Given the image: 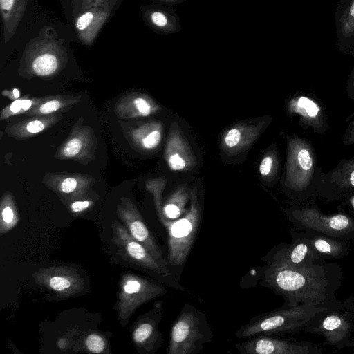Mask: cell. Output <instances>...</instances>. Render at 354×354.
Listing matches in <instances>:
<instances>
[{
	"mask_svg": "<svg viewBox=\"0 0 354 354\" xmlns=\"http://www.w3.org/2000/svg\"><path fill=\"white\" fill-rule=\"evenodd\" d=\"M35 282L58 293L69 297L81 292L84 286L83 278L77 270L66 266L43 268L33 274Z\"/></svg>",
	"mask_w": 354,
	"mask_h": 354,
	"instance_id": "cell-12",
	"label": "cell"
},
{
	"mask_svg": "<svg viewBox=\"0 0 354 354\" xmlns=\"http://www.w3.org/2000/svg\"><path fill=\"white\" fill-rule=\"evenodd\" d=\"M77 97L71 96H53L41 98V101L28 113L30 115H46L55 113L67 106L76 103Z\"/></svg>",
	"mask_w": 354,
	"mask_h": 354,
	"instance_id": "cell-23",
	"label": "cell"
},
{
	"mask_svg": "<svg viewBox=\"0 0 354 354\" xmlns=\"http://www.w3.org/2000/svg\"><path fill=\"white\" fill-rule=\"evenodd\" d=\"M297 161L303 169L309 170L312 167V158L307 149H299L297 153Z\"/></svg>",
	"mask_w": 354,
	"mask_h": 354,
	"instance_id": "cell-31",
	"label": "cell"
},
{
	"mask_svg": "<svg viewBox=\"0 0 354 354\" xmlns=\"http://www.w3.org/2000/svg\"><path fill=\"white\" fill-rule=\"evenodd\" d=\"M19 222V215L12 196L5 194L1 203L0 234L3 235L12 228Z\"/></svg>",
	"mask_w": 354,
	"mask_h": 354,
	"instance_id": "cell-24",
	"label": "cell"
},
{
	"mask_svg": "<svg viewBox=\"0 0 354 354\" xmlns=\"http://www.w3.org/2000/svg\"><path fill=\"white\" fill-rule=\"evenodd\" d=\"M41 98L17 99L3 109L1 114L2 120L7 119L14 115L28 113L33 106L41 101Z\"/></svg>",
	"mask_w": 354,
	"mask_h": 354,
	"instance_id": "cell-27",
	"label": "cell"
},
{
	"mask_svg": "<svg viewBox=\"0 0 354 354\" xmlns=\"http://www.w3.org/2000/svg\"><path fill=\"white\" fill-rule=\"evenodd\" d=\"M34 73L41 77L53 74L58 68V62L53 54H43L37 57L32 65Z\"/></svg>",
	"mask_w": 354,
	"mask_h": 354,
	"instance_id": "cell-26",
	"label": "cell"
},
{
	"mask_svg": "<svg viewBox=\"0 0 354 354\" xmlns=\"http://www.w3.org/2000/svg\"><path fill=\"white\" fill-rule=\"evenodd\" d=\"M167 289L159 283L132 273L122 276L120 283L117 311L120 323L125 326L142 304L163 296Z\"/></svg>",
	"mask_w": 354,
	"mask_h": 354,
	"instance_id": "cell-7",
	"label": "cell"
},
{
	"mask_svg": "<svg viewBox=\"0 0 354 354\" xmlns=\"http://www.w3.org/2000/svg\"><path fill=\"white\" fill-rule=\"evenodd\" d=\"M158 108L149 97L131 94L118 101L115 106V113L121 118L146 117L155 113Z\"/></svg>",
	"mask_w": 354,
	"mask_h": 354,
	"instance_id": "cell-17",
	"label": "cell"
},
{
	"mask_svg": "<svg viewBox=\"0 0 354 354\" xmlns=\"http://www.w3.org/2000/svg\"><path fill=\"white\" fill-rule=\"evenodd\" d=\"M273 166V158L271 156H265L261 161L259 165V172L263 176H268Z\"/></svg>",
	"mask_w": 354,
	"mask_h": 354,
	"instance_id": "cell-32",
	"label": "cell"
},
{
	"mask_svg": "<svg viewBox=\"0 0 354 354\" xmlns=\"http://www.w3.org/2000/svg\"><path fill=\"white\" fill-rule=\"evenodd\" d=\"M164 1H169V2H178L180 1H182V0H164Z\"/></svg>",
	"mask_w": 354,
	"mask_h": 354,
	"instance_id": "cell-40",
	"label": "cell"
},
{
	"mask_svg": "<svg viewBox=\"0 0 354 354\" xmlns=\"http://www.w3.org/2000/svg\"><path fill=\"white\" fill-rule=\"evenodd\" d=\"M163 317L162 301H157L154 308L136 323L132 339L138 348L145 353H155L162 346L163 337L158 329Z\"/></svg>",
	"mask_w": 354,
	"mask_h": 354,
	"instance_id": "cell-13",
	"label": "cell"
},
{
	"mask_svg": "<svg viewBox=\"0 0 354 354\" xmlns=\"http://www.w3.org/2000/svg\"><path fill=\"white\" fill-rule=\"evenodd\" d=\"M295 109L306 116L315 117L320 109L319 106L306 97H301L297 99L295 105Z\"/></svg>",
	"mask_w": 354,
	"mask_h": 354,
	"instance_id": "cell-28",
	"label": "cell"
},
{
	"mask_svg": "<svg viewBox=\"0 0 354 354\" xmlns=\"http://www.w3.org/2000/svg\"><path fill=\"white\" fill-rule=\"evenodd\" d=\"M188 189L180 186L176 189L166 200L162 207V224L165 221H175L181 217L187 210V204L190 199Z\"/></svg>",
	"mask_w": 354,
	"mask_h": 354,
	"instance_id": "cell-18",
	"label": "cell"
},
{
	"mask_svg": "<svg viewBox=\"0 0 354 354\" xmlns=\"http://www.w3.org/2000/svg\"><path fill=\"white\" fill-rule=\"evenodd\" d=\"M162 125L158 122H150L136 129L132 133L134 142L145 150L157 147L162 140Z\"/></svg>",
	"mask_w": 354,
	"mask_h": 354,
	"instance_id": "cell-20",
	"label": "cell"
},
{
	"mask_svg": "<svg viewBox=\"0 0 354 354\" xmlns=\"http://www.w3.org/2000/svg\"><path fill=\"white\" fill-rule=\"evenodd\" d=\"M335 20L337 46L342 52L350 53L354 48V0L342 7L337 6Z\"/></svg>",
	"mask_w": 354,
	"mask_h": 354,
	"instance_id": "cell-16",
	"label": "cell"
},
{
	"mask_svg": "<svg viewBox=\"0 0 354 354\" xmlns=\"http://www.w3.org/2000/svg\"><path fill=\"white\" fill-rule=\"evenodd\" d=\"M298 232L308 241L314 254L319 259H340L348 255L351 250L350 241L339 240L308 231H298Z\"/></svg>",
	"mask_w": 354,
	"mask_h": 354,
	"instance_id": "cell-14",
	"label": "cell"
},
{
	"mask_svg": "<svg viewBox=\"0 0 354 354\" xmlns=\"http://www.w3.org/2000/svg\"><path fill=\"white\" fill-rule=\"evenodd\" d=\"M349 180L350 183L354 187V171L351 174Z\"/></svg>",
	"mask_w": 354,
	"mask_h": 354,
	"instance_id": "cell-39",
	"label": "cell"
},
{
	"mask_svg": "<svg viewBox=\"0 0 354 354\" xmlns=\"http://www.w3.org/2000/svg\"><path fill=\"white\" fill-rule=\"evenodd\" d=\"M235 345L241 354H322V349L307 341H290L259 335Z\"/></svg>",
	"mask_w": 354,
	"mask_h": 354,
	"instance_id": "cell-9",
	"label": "cell"
},
{
	"mask_svg": "<svg viewBox=\"0 0 354 354\" xmlns=\"http://www.w3.org/2000/svg\"><path fill=\"white\" fill-rule=\"evenodd\" d=\"M291 242L281 243L272 248L262 261L273 267L300 268L308 265L318 258L308 241L295 229L290 230Z\"/></svg>",
	"mask_w": 354,
	"mask_h": 354,
	"instance_id": "cell-10",
	"label": "cell"
},
{
	"mask_svg": "<svg viewBox=\"0 0 354 354\" xmlns=\"http://www.w3.org/2000/svg\"><path fill=\"white\" fill-rule=\"evenodd\" d=\"M213 338L206 314L186 303L171 326L166 353L198 354Z\"/></svg>",
	"mask_w": 354,
	"mask_h": 354,
	"instance_id": "cell-3",
	"label": "cell"
},
{
	"mask_svg": "<svg viewBox=\"0 0 354 354\" xmlns=\"http://www.w3.org/2000/svg\"><path fill=\"white\" fill-rule=\"evenodd\" d=\"M111 229L112 241L129 259L160 277L170 288L185 290L168 267L162 266L142 244L132 237L124 225L115 221Z\"/></svg>",
	"mask_w": 354,
	"mask_h": 354,
	"instance_id": "cell-8",
	"label": "cell"
},
{
	"mask_svg": "<svg viewBox=\"0 0 354 354\" xmlns=\"http://www.w3.org/2000/svg\"><path fill=\"white\" fill-rule=\"evenodd\" d=\"M353 207H354V200H353Z\"/></svg>",
	"mask_w": 354,
	"mask_h": 354,
	"instance_id": "cell-41",
	"label": "cell"
},
{
	"mask_svg": "<svg viewBox=\"0 0 354 354\" xmlns=\"http://www.w3.org/2000/svg\"><path fill=\"white\" fill-rule=\"evenodd\" d=\"M349 0H339V2L337 3V6H340V7H342L344 6L346 3L347 1H348Z\"/></svg>",
	"mask_w": 354,
	"mask_h": 354,
	"instance_id": "cell-38",
	"label": "cell"
},
{
	"mask_svg": "<svg viewBox=\"0 0 354 354\" xmlns=\"http://www.w3.org/2000/svg\"><path fill=\"white\" fill-rule=\"evenodd\" d=\"M202 218L197 192L191 193L187 212L179 218L162 223L168 234V261L171 266H183L196 239Z\"/></svg>",
	"mask_w": 354,
	"mask_h": 354,
	"instance_id": "cell-4",
	"label": "cell"
},
{
	"mask_svg": "<svg viewBox=\"0 0 354 354\" xmlns=\"http://www.w3.org/2000/svg\"><path fill=\"white\" fill-rule=\"evenodd\" d=\"M346 303H347V305L348 306V307L353 310L354 311V298L351 295L346 300Z\"/></svg>",
	"mask_w": 354,
	"mask_h": 354,
	"instance_id": "cell-37",
	"label": "cell"
},
{
	"mask_svg": "<svg viewBox=\"0 0 354 354\" xmlns=\"http://www.w3.org/2000/svg\"><path fill=\"white\" fill-rule=\"evenodd\" d=\"M2 94L15 100L19 99L20 95L19 90L17 88L12 89V91H3Z\"/></svg>",
	"mask_w": 354,
	"mask_h": 354,
	"instance_id": "cell-35",
	"label": "cell"
},
{
	"mask_svg": "<svg viewBox=\"0 0 354 354\" xmlns=\"http://www.w3.org/2000/svg\"><path fill=\"white\" fill-rule=\"evenodd\" d=\"M165 156L169 167L174 171L189 169L195 163L192 151L176 130H172L170 133Z\"/></svg>",
	"mask_w": 354,
	"mask_h": 354,
	"instance_id": "cell-15",
	"label": "cell"
},
{
	"mask_svg": "<svg viewBox=\"0 0 354 354\" xmlns=\"http://www.w3.org/2000/svg\"><path fill=\"white\" fill-rule=\"evenodd\" d=\"M304 331L323 337V346L338 349L351 347L354 338V311L346 300L340 301L317 313Z\"/></svg>",
	"mask_w": 354,
	"mask_h": 354,
	"instance_id": "cell-5",
	"label": "cell"
},
{
	"mask_svg": "<svg viewBox=\"0 0 354 354\" xmlns=\"http://www.w3.org/2000/svg\"><path fill=\"white\" fill-rule=\"evenodd\" d=\"M150 18L155 26L167 32L173 33L180 30L178 18L174 11L169 13L167 11L155 10L151 12Z\"/></svg>",
	"mask_w": 354,
	"mask_h": 354,
	"instance_id": "cell-25",
	"label": "cell"
},
{
	"mask_svg": "<svg viewBox=\"0 0 354 354\" xmlns=\"http://www.w3.org/2000/svg\"><path fill=\"white\" fill-rule=\"evenodd\" d=\"M79 183L75 178L69 176L64 178L59 183V189L64 194H71L77 190Z\"/></svg>",
	"mask_w": 354,
	"mask_h": 354,
	"instance_id": "cell-30",
	"label": "cell"
},
{
	"mask_svg": "<svg viewBox=\"0 0 354 354\" xmlns=\"http://www.w3.org/2000/svg\"><path fill=\"white\" fill-rule=\"evenodd\" d=\"M93 14L91 12H86L81 15L76 22V27L78 30H82L86 28L93 19Z\"/></svg>",
	"mask_w": 354,
	"mask_h": 354,
	"instance_id": "cell-34",
	"label": "cell"
},
{
	"mask_svg": "<svg viewBox=\"0 0 354 354\" xmlns=\"http://www.w3.org/2000/svg\"><path fill=\"white\" fill-rule=\"evenodd\" d=\"M121 202L116 213L129 234L142 244L162 266L168 267L160 248L136 207L129 199L123 198Z\"/></svg>",
	"mask_w": 354,
	"mask_h": 354,
	"instance_id": "cell-11",
	"label": "cell"
},
{
	"mask_svg": "<svg viewBox=\"0 0 354 354\" xmlns=\"http://www.w3.org/2000/svg\"><path fill=\"white\" fill-rule=\"evenodd\" d=\"M93 204V202L89 200L76 201L70 205V210L73 213H80L88 208Z\"/></svg>",
	"mask_w": 354,
	"mask_h": 354,
	"instance_id": "cell-33",
	"label": "cell"
},
{
	"mask_svg": "<svg viewBox=\"0 0 354 354\" xmlns=\"http://www.w3.org/2000/svg\"><path fill=\"white\" fill-rule=\"evenodd\" d=\"M15 0H0L1 7L3 10H9L11 9Z\"/></svg>",
	"mask_w": 354,
	"mask_h": 354,
	"instance_id": "cell-36",
	"label": "cell"
},
{
	"mask_svg": "<svg viewBox=\"0 0 354 354\" xmlns=\"http://www.w3.org/2000/svg\"><path fill=\"white\" fill-rule=\"evenodd\" d=\"M327 308L308 304L282 306L252 317L234 335L239 339H248L259 335L274 336L299 333L304 331L317 313Z\"/></svg>",
	"mask_w": 354,
	"mask_h": 354,
	"instance_id": "cell-2",
	"label": "cell"
},
{
	"mask_svg": "<svg viewBox=\"0 0 354 354\" xmlns=\"http://www.w3.org/2000/svg\"><path fill=\"white\" fill-rule=\"evenodd\" d=\"M259 283L284 299V307L301 304L331 307L340 301L337 291L344 281V271L337 262L318 259L300 268L266 265L258 270Z\"/></svg>",
	"mask_w": 354,
	"mask_h": 354,
	"instance_id": "cell-1",
	"label": "cell"
},
{
	"mask_svg": "<svg viewBox=\"0 0 354 354\" xmlns=\"http://www.w3.org/2000/svg\"><path fill=\"white\" fill-rule=\"evenodd\" d=\"M87 130L71 136L58 151L61 158L77 159L83 157L88 151V136Z\"/></svg>",
	"mask_w": 354,
	"mask_h": 354,
	"instance_id": "cell-22",
	"label": "cell"
},
{
	"mask_svg": "<svg viewBox=\"0 0 354 354\" xmlns=\"http://www.w3.org/2000/svg\"><path fill=\"white\" fill-rule=\"evenodd\" d=\"M258 131L257 127H234L226 133L224 144L228 149H239L251 142L257 136Z\"/></svg>",
	"mask_w": 354,
	"mask_h": 354,
	"instance_id": "cell-21",
	"label": "cell"
},
{
	"mask_svg": "<svg viewBox=\"0 0 354 354\" xmlns=\"http://www.w3.org/2000/svg\"><path fill=\"white\" fill-rule=\"evenodd\" d=\"M294 229L339 240L354 241V216L345 214L324 215L315 209L296 208L287 212Z\"/></svg>",
	"mask_w": 354,
	"mask_h": 354,
	"instance_id": "cell-6",
	"label": "cell"
},
{
	"mask_svg": "<svg viewBox=\"0 0 354 354\" xmlns=\"http://www.w3.org/2000/svg\"><path fill=\"white\" fill-rule=\"evenodd\" d=\"M86 347L88 351L93 353H101L106 349V342L100 335L91 333L86 339Z\"/></svg>",
	"mask_w": 354,
	"mask_h": 354,
	"instance_id": "cell-29",
	"label": "cell"
},
{
	"mask_svg": "<svg viewBox=\"0 0 354 354\" xmlns=\"http://www.w3.org/2000/svg\"><path fill=\"white\" fill-rule=\"evenodd\" d=\"M57 115H48L27 119L10 127L6 131L10 136L24 139L33 136L58 120Z\"/></svg>",
	"mask_w": 354,
	"mask_h": 354,
	"instance_id": "cell-19",
	"label": "cell"
}]
</instances>
